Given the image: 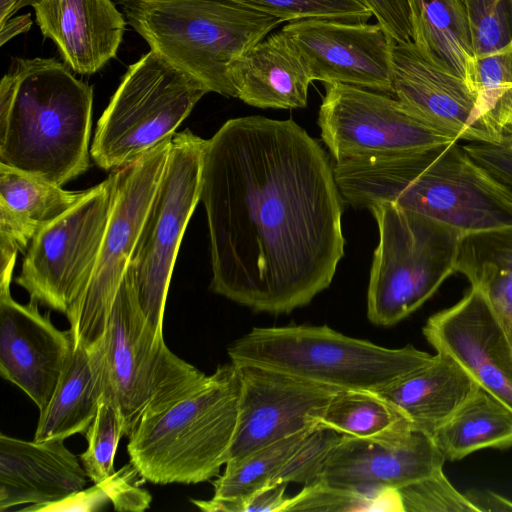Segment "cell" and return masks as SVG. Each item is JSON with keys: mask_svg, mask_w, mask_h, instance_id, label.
<instances>
[{"mask_svg": "<svg viewBox=\"0 0 512 512\" xmlns=\"http://www.w3.org/2000/svg\"><path fill=\"white\" fill-rule=\"evenodd\" d=\"M150 49L210 92L236 97L230 63L283 21L228 0H118Z\"/></svg>", "mask_w": 512, "mask_h": 512, "instance_id": "cell-5", "label": "cell"}, {"mask_svg": "<svg viewBox=\"0 0 512 512\" xmlns=\"http://www.w3.org/2000/svg\"><path fill=\"white\" fill-rule=\"evenodd\" d=\"M379 242L367 292V317L377 326L402 321L455 273L460 230L392 203L369 208Z\"/></svg>", "mask_w": 512, "mask_h": 512, "instance_id": "cell-7", "label": "cell"}, {"mask_svg": "<svg viewBox=\"0 0 512 512\" xmlns=\"http://www.w3.org/2000/svg\"><path fill=\"white\" fill-rule=\"evenodd\" d=\"M342 434L331 429L314 428L293 451L272 481L274 484H310L317 480L324 461Z\"/></svg>", "mask_w": 512, "mask_h": 512, "instance_id": "cell-36", "label": "cell"}, {"mask_svg": "<svg viewBox=\"0 0 512 512\" xmlns=\"http://www.w3.org/2000/svg\"><path fill=\"white\" fill-rule=\"evenodd\" d=\"M91 188L64 190L0 164V260L24 253L33 238L82 200Z\"/></svg>", "mask_w": 512, "mask_h": 512, "instance_id": "cell-23", "label": "cell"}, {"mask_svg": "<svg viewBox=\"0 0 512 512\" xmlns=\"http://www.w3.org/2000/svg\"><path fill=\"white\" fill-rule=\"evenodd\" d=\"M280 18L283 22L305 18H332L367 22L372 12L363 0H228Z\"/></svg>", "mask_w": 512, "mask_h": 512, "instance_id": "cell-34", "label": "cell"}, {"mask_svg": "<svg viewBox=\"0 0 512 512\" xmlns=\"http://www.w3.org/2000/svg\"><path fill=\"white\" fill-rule=\"evenodd\" d=\"M324 86L318 125L335 161L460 141L415 115L395 97L342 83Z\"/></svg>", "mask_w": 512, "mask_h": 512, "instance_id": "cell-13", "label": "cell"}, {"mask_svg": "<svg viewBox=\"0 0 512 512\" xmlns=\"http://www.w3.org/2000/svg\"><path fill=\"white\" fill-rule=\"evenodd\" d=\"M241 381L236 366L220 365L175 403L144 415L128 436L130 463L154 484H196L219 474L235 434Z\"/></svg>", "mask_w": 512, "mask_h": 512, "instance_id": "cell-4", "label": "cell"}, {"mask_svg": "<svg viewBox=\"0 0 512 512\" xmlns=\"http://www.w3.org/2000/svg\"><path fill=\"white\" fill-rule=\"evenodd\" d=\"M423 335L457 361L478 385L512 411V345L485 294L471 286L454 305L430 316Z\"/></svg>", "mask_w": 512, "mask_h": 512, "instance_id": "cell-16", "label": "cell"}, {"mask_svg": "<svg viewBox=\"0 0 512 512\" xmlns=\"http://www.w3.org/2000/svg\"><path fill=\"white\" fill-rule=\"evenodd\" d=\"M115 190L114 170L33 238L15 279L28 292L30 300L65 315L68 313L92 275L112 212Z\"/></svg>", "mask_w": 512, "mask_h": 512, "instance_id": "cell-11", "label": "cell"}, {"mask_svg": "<svg viewBox=\"0 0 512 512\" xmlns=\"http://www.w3.org/2000/svg\"><path fill=\"white\" fill-rule=\"evenodd\" d=\"M84 435L87 448L80 455L81 464L91 481L102 483L115 473V454L121 437L125 436L123 417L114 401L103 396Z\"/></svg>", "mask_w": 512, "mask_h": 512, "instance_id": "cell-33", "label": "cell"}, {"mask_svg": "<svg viewBox=\"0 0 512 512\" xmlns=\"http://www.w3.org/2000/svg\"><path fill=\"white\" fill-rule=\"evenodd\" d=\"M444 461L433 436L407 423L369 438L342 435L316 481L359 491L399 489L443 469Z\"/></svg>", "mask_w": 512, "mask_h": 512, "instance_id": "cell-17", "label": "cell"}, {"mask_svg": "<svg viewBox=\"0 0 512 512\" xmlns=\"http://www.w3.org/2000/svg\"><path fill=\"white\" fill-rule=\"evenodd\" d=\"M75 349L70 329L56 328L38 303L16 302L0 285V373L43 411Z\"/></svg>", "mask_w": 512, "mask_h": 512, "instance_id": "cell-18", "label": "cell"}, {"mask_svg": "<svg viewBox=\"0 0 512 512\" xmlns=\"http://www.w3.org/2000/svg\"><path fill=\"white\" fill-rule=\"evenodd\" d=\"M234 364H253L338 390L377 391L430 363L411 344L391 349L327 325L254 327L227 349Z\"/></svg>", "mask_w": 512, "mask_h": 512, "instance_id": "cell-6", "label": "cell"}, {"mask_svg": "<svg viewBox=\"0 0 512 512\" xmlns=\"http://www.w3.org/2000/svg\"><path fill=\"white\" fill-rule=\"evenodd\" d=\"M410 423L375 391L340 390L328 403L318 426L339 434L369 438Z\"/></svg>", "mask_w": 512, "mask_h": 512, "instance_id": "cell-30", "label": "cell"}, {"mask_svg": "<svg viewBox=\"0 0 512 512\" xmlns=\"http://www.w3.org/2000/svg\"><path fill=\"white\" fill-rule=\"evenodd\" d=\"M296 511L404 512V506L400 492L396 488L359 491L315 481L304 485L298 494L289 497L284 512Z\"/></svg>", "mask_w": 512, "mask_h": 512, "instance_id": "cell-32", "label": "cell"}, {"mask_svg": "<svg viewBox=\"0 0 512 512\" xmlns=\"http://www.w3.org/2000/svg\"><path fill=\"white\" fill-rule=\"evenodd\" d=\"M288 484H274L264 487L246 497L232 500H191L203 511L209 512H284L289 497L285 492Z\"/></svg>", "mask_w": 512, "mask_h": 512, "instance_id": "cell-38", "label": "cell"}, {"mask_svg": "<svg viewBox=\"0 0 512 512\" xmlns=\"http://www.w3.org/2000/svg\"><path fill=\"white\" fill-rule=\"evenodd\" d=\"M471 21L475 55L503 47L511 38L507 2L512 0H464Z\"/></svg>", "mask_w": 512, "mask_h": 512, "instance_id": "cell-37", "label": "cell"}, {"mask_svg": "<svg viewBox=\"0 0 512 512\" xmlns=\"http://www.w3.org/2000/svg\"><path fill=\"white\" fill-rule=\"evenodd\" d=\"M509 334V337H510V340H511V345H512V329L508 332Z\"/></svg>", "mask_w": 512, "mask_h": 512, "instance_id": "cell-45", "label": "cell"}, {"mask_svg": "<svg viewBox=\"0 0 512 512\" xmlns=\"http://www.w3.org/2000/svg\"><path fill=\"white\" fill-rule=\"evenodd\" d=\"M464 80L488 128L502 141L512 140V38L494 52L475 56Z\"/></svg>", "mask_w": 512, "mask_h": 512, "instance_id": "cell-29", "label": "cell"}, {"mask_svg": "<svg viewBox=\"0 0 512 512\" xmlns=\"http://www.w3.org/2000/svg\"><path fill=\"white\" fill-rule=\"evenodd\" d=\"M346 203H392L464 234L512 227V191L477 164L459 141L393 154L335 161Z\"/></svg>", "mask_w": 512, "mask_h": 512, "instance_id": "cell-2", "label": "cell"}, {"mask_svg": "<svg viewBox=\"0 0 512 512\" xmlns=\"http://www.w3.org/2000/svg\"><path fill=\"white\" fill-rule=\"evenodd\" d=\"M200 201L214 293L288 314L330 286L345 201L327 153L294 120L226 121L206 141Z\"/></svg>", "mask_w": 512, "mask_h": 512, "instance_id": "cell-1", "label": "cell"}, {"mask_svg": "<svg viewBox=\"0 0 512 512\" xmlns=\"http://www.w3.org/2000/svg\"><path fill=\"white\" fill-rule=\"evenodd\" d=\"M281 30L296 46L312 81L392 95L395 41L379 23L315 17L290 21Z\"/></svg>", "mask_w": 512, "mask_h": 512, "instance_id": "cell-15", "label": "cell"}, {"mask_svg": "<svg viewBox=\"0 0 512 512\" xmlns=\"http://www.w3.org/2000/svg\"><path fill=\"white\" fill-rule=\"evenodd\" d=\"M171 139L115 170L114 203L96 264L84 292L66 314L75 347L90 348L106 332L116 294L162 177Z\"/></svg>", "mask_w": 512, "mask_h": 512, "instance_id": "cell-12", "label": "cell"}, {"mask_svg": "<svg viewBox=\"0 0 512 512\" xmlns=\"http://www.w3.org/2000/svg\"><path fill=\"white\" fill-rule=\"evenodd\" d=\"M104 336V335H103ZM105 344L76 346L47 407L40 412L34 439L47 441L85 434L105 395Z\"/></svg>", "mask_w": 512, "mask_h": 512, "instance_id": "cell-25", "label": "cell"}, {"mask_svg": "<svg viewBox=\"0 0 512 512\" xmlns=\"http://www.w3.org/2000/svg\"><path fill=\"white\" fill-rule=\"evenodd\" d=\"M106 397L118 406L128 437L146 414L164 409L201 386L207 375L176 356L146 322L124 276L106 332Z\"/></svg>", "mask_w": 512, "mask_h": 512, "instance_id": "cell-9", "label": "cell"}, {"mask_svg": "<svg viewBox=\"0 0 512 512\" xmlns=\"http://www.w3.org/2000/svg\"><path fill=\"white\" fill-rule=\"evenodd\" d=\"M33 2L34 0H0V25L12 18L22 7L32 6Z\"/></svg>", "mask_w": 512, "mask_h": 512, "instance_id": "cell-44", "label": "cell"}, {"mask_svg": "<svg viewBox=\"0 0 512 512\" xmlns=\"http://www.w3.org/2000/svg\"><path fill=\"white\" fill-rule=\"evenodd\" d=\"M0 26V45L3 46L13 37L29 31L32 26V19L29 13L13 16Z\"/></svg>", "mask_w": 512, "mask_h": 512, "instance_id": "cell-43", "label": "cell"}, {"mask_svg": "<svg viewBox=\"0 0 512 512\" xmlns=\"http://www.w3.org/2000/svg\"><path fill=\"white\" fill-rule=\"evenodd\" d=\"M445 460H460L485 448L512 446V411L479 389L433 434Z\"/></svg>", "mask_w": 512, "mask_h": 512, "instance_id": "cell-28", "label": "cell"}, {"mask_svg": "<svg viewBox=\"0 0 512 512\" xmlns=\"http://www.w3.org/2000/svg\"><path fill=\"white\" fill-rule=\"evenodd\" d=\"M392 96L432 126L468 142L499 143L458 74L427 60L411 42L392 47Z\"/></svg>", "mask_w": 512, "mask_h": 512, "instance_id": "cell-19", "label": "cell"}, {"mask_svg": "<svg viewBox=\"0 0 512 512\" xmlns=\"http://www.w3.org/2000/svg\"><path fill=\"white\" fill-rule=\"evenodd\" d=\"M138 473L131 463L102 482L103 488L114 509L119 511H142L149 507L151 495L131 484V477Z\"/></svg>", "mask_w": 512, "mask_h": 512, "instance_id": "cell-40", "label": "cell"}, {"mask_svg": "<svg viewBox=\"0 0 512 512\" xmlns=\"http://www.w3.org/2000/svg\"><path fill=\"white\" fill-rule=\"evenodd\" d=\"M210 92L151 50L131 64L98 120L90 149L104 170L121 169L167 138Z\"/></svg>", "mask_w": 512, "mask_h": 512, "instance_id": "cell-8", "label": "cell"}, {"mask_svg": "<svg viewBox=\"0 0 512 512\" xmlns=\"http://www.w3.org/2000/svg\"><path fill=\"white\" fill-rule=\"evenodd\" d=\"M206 141L188 129L173 135L125 274L141 313L158 337H163L165 304L181 240L200 201Z\"/></svg>", "mask_w": 512, "mask_h": 512, "instance_id": "cell-10", "label": "cell"}, {"mask_svg": "<svg viewBox=\"0 0 512 512\" xmlns=\"http://www.w3.org/2000/svg\"><path fill=\"white\" fill-rule=\"evenodd\" d=\"M236 97L258 108L307 105L312 79L294 43L283 31L264 38L228 67Z\"/></svg>", "mask_w": 512, "mask_h": 512, "instance_id": "cell-22", "label": "cell"}, {"mask_svg": "<svg viewBox=\"0 0 512 512\" xmlns=\"http://www.w3.org/2000/svg\"><path fill=\"white\" fill-rule=\"evenodd\" d=\"M462 146L477 164L512 191V140L469 142Z\"/></svg>", "mask_w": 512, "mask_h": 512, "instance_id": "cell-39", "label": "cell"}, {"mask_svg": "<svg viewBox=\"0 0 512 512\" xmlns=\"http://www.w3.org/2000/svg\"><path fill=\"white\" fill-rule=\"evenodd\" d=\"M87 474L64 440L27 441L0 434V511H26L62 501L84 489Z\"/></svg>", "mask_w": 512, "mask_h": 512, "instance_id": "cell-20", "label": "cell"}, {"mask_svg": "<svg viewBox=\"0 0 512 512\" xmlns=\"http://www.w3.org/2000/svg\"><path fill=\"white\" fill-rule=\"evenodd\" d=\"M479 387L457 361L437 352L427 365L375 392L413 427L433 436Z\"/></svg>", "mask_w": 512, "mask_h": 512, "instance_id": "cell-24", "label": "cell"}, {"mask_svg": "<svg viewBox=\"0 0 512 512\" xmlns=\"http://www.w3.org/2000/svg\"><path fill=\"white\" fill-rule=\"evenodd\" d=\"M313 429L270 444L251 454L239 464L225 467L224 473L212 482L214 487L212 499L222 501L243 498L272 485L274 477L283 464Z\"/></svg>", "mask_w": 512, "mask_h": 512, "instance_id": "cell-31", "label": "cell"}, {"mask_svg": "<svg viewBox=\"0 0 512 512\" xmlns=\"http://www.w3.org/2000/svg\"><path fill=\"white\" fill-rule=\"evenodd\" d=\"M404 512H478L446 478L443 469L398 489Z\"/></svg>", "mask_w": 512, "mask_h": 512, "instance_id": "cell-35", "label": "cell"}, {"mask_svg": "<svg viewBox=\"0 0 512 512\" xmlns=\"http://www.w3.org/2000/svg\"><path fill=\"white\" fill-rule=\"evenodd\" d=\"M32 7L74 72L94 74L116 56L127 23L112 0H34Z\"/></svg>", "mask_w": 512, "mask_h": 512, "instance_id": "cell-21", "label": "cell"}, {"mask_svg": "<svg viewBox=\"0 0 512 512\" xmlns=\"http://www.w3.org/2000/svg\"><path fill=\"white\" fill-rule=\"evenodd\" d=\"M234 364V363H233ZM241 381L238 420L225 467L313 429L340 390L253 364H234Z\"/></svg>", "mask_w": 512, "mask_h": 512, "instance_id": "cell-14", "label": "cell"}, {"mask_svg": "<svg viewBox=\"0 0 512 512\" xmlns=\"http://www.w3.org/2000/svg\"><path fill=\"white\" fill-rule=\"evenodd\" d=\"M465 494L478 512L512 511V502L494 492L470 490Z\"/></svg>", "mask_w": 512, "mask_h": 512, "instance_id": "cell-42", "label": "cell"}, {"mask_svg": "<svg viewBox=\"0 0 512 512\" xmlns=\"http://www.w3.org/2000/svg\"><path fill=\"white\" fill-rule=\"evenodd\" d=\"M455 272L485 294L509 332L512 329V227L465 234Z\"/></svg>", "mask_w": 512, "mask_h": 512, "instance_id": "cell-27", "label": "cell"}, {"mask_svg": "<svg viewBox=\"0 0 512 512\" xmlns=\"http://www.w3.org/2000/svg\"><path fill=\"white\" fill-rule=\"evenodd\" d=\"M93 89L55 58H16L0 83V164L63 186L90 167Z\"/></svg>", "mask_w": 512, "mask_h": 512, "instance_id": "cell-3", "label": "cell"}, {"mask_svg": "<svg viewBox=\"0 0 512 512\" xmlns=\"http://www.w3.org/2000/svg\"><path fill=\"white\" fill-rule=\"evenodd\" d=\"M395 42H411L412 27L406 0H363Z\"/></svg>", "mask_w": 512, "mask_h": 512, "instance_id": "cell-41", "label": "cell"}, {"mask_svg": "<svg viewBox=\"0 0 512 512\" xmlns=\"http://www.w3.org/2000/svg\"><path fill=\"white\" fill-rule=\"evenodd\" d=\"M412 42L429 61L464 79L474 59L471 21L464 0H406Z\"/></svg>", "mask_w": 512, "mask_h": 512, "instance_id": "cell-26", "label": "cell"}]
</instances>
